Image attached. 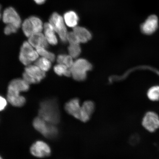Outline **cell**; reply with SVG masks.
<instances>
[{
  "label": "cell",
  "instance_id": "obj_12",
  "mask_svg": "<svg viewBox=\"0 0 159 159\" xmlns=\"http://www.w3.org/2000/svg\"><path fill=\"white\" fill-rule=\"evenodd\" d=\"M81 106L79 99L75 98L71 99L65 104V109L69 114L79 120Z\"/></svg>",
  "mask_w": 159,
  "mask_h": 159
},
{
  "label": "cell",
  "instance_id": "obj_28",
  "mask_svg": "<svg viewBox=\"0 0 159 159\" xmlns=\"http://www.w3.org/2000/svg\"><path fill=\"white\" fill-rule=\"evenodd\" d=\"M73 59V57L69 55H66L63 61V64L69 68L71 69L74 62Z\"/></svg>",
  "mask_w": 159,
  "mask_h": 159
},
{
  "label": "cell",
  "instance_id": "obj_8",
  "mask_svg": "<svg viewBox=\"0 0 159 159\" xmlns=\"http://www.w3.org/2000/svg\"><path fill=\"white\" fill-rule=\"evenodd\" d=\"M3 21L6 24L13 25L17 29L21 26V20L19 15L12 7L7 8L4 11Z\"/></svg>",
  "mask_w": 159,
  "mask_h": 159
},
{
  "label": "cell",
  "instance_id": "obj_24",
  "mask_svg": "<svg viewBox=\"0 0 159 159\" xmlns=\"http://www.w3.org/2000/svg\"><path fill=\"white\" fill-rule=\"evenodd\" d=\"M39 54L50 61L52 62H54L55 60V55L54 53L47 50L44 48L39 47L36 48Z\"/></svg>",
  "mask_w": 159,
  "mask_h": 159
},
{
  "label": "cell",
  "instance_id": "obj_9",
  "mask_svg": "<svg viewBox=\"0 0 159 159\" xmlns=\"http://www.w3.org/2000/svg\"><path fill=\"white\" fill-rule=\"evenodd\" d=\"M31 153L38 158H44L51 154L50 147L46 143L42 141H38L34 143L30 149Z\"/></svg>",
  "mask_w": 159,
  "mask_h": 159
},
{
  "label": "cell",
  "instance_id": "obj_2",
  "mask_svg": "<svg viewBox=\"0 0 159 159\" xmlns=\"http://www.w3.org/2000/svg\"><path fill=\"white\" fill-rule=\"evenodd\" d=\"M92 66L89 61L83 58L76 60L71 68V76L77 81H83L86 79L87 73L92 69Z\"/></svg>",
  "mask_w": 159,
  "mask_h": 159
},
{
  "label": "cell",
  "instance_id": "obj_31",
  "mask_svg": "<svg viewBox=\"0 0 159 159\" xmlns=\"http://www.w3.org/2000/svg\"><path fill=\"white\" fill-rule=\"evenodd\" d=\"M66 55L60 54L57 57V61L58 64H63V61Z\"/></svg>",
  "mask_w": 159,
  "mask_h": 159
},
{
  "label": "cell",
  "instance_id": "obj_21",
  "mask_svg": "<svg viewBox=\"0 0 159 159\" xmlns=\"http://www.w3.org/2000/svg\"><path fill=\"white\" fill-rule=\"evenodd\" d=\"M22 28L24 34L27 37H30L34 33L33 26L29 18L25 20L22 25Z\"/></svg>",
  "mask_w": 159,
  "mask_h": 159
},
{
  "label": "cell",
  "instance_id": "obj_11",
  "mask_svg": "<svg viewBox=\"0 0 159 159\" xmlns=\"http://www.w3.org/2000/svg\"><path fill=\"white\" fill-rule=\"evenodd\" d=\"M95 109V104L92 101H85L81 106L79 120L83 122H88L94 113Z\"/></svg>",
  "mask_w": 159,
  "mask_h": 159
},
{
  "label": "cell",
  "instance_id": "obj_10",
  "mask_svg": "<svg viewBox=\"0 0 159 159\" xmlns=\"http://www.w3.org/2000/svg\"><path fill=\"white\" fill-rule=\"evenodd\" d=\"M158 23V19L157 16L151 15L141 25V31L145 34H152L157 29Z\"/></svg>",
  "mask_w": 159,
  "mask_h": 159
},
{
  "label": "cell",
  "instance_id": "obj_30",
  "mask_svg": "<svg viewBox=\"0 0 159 159\" xmlns=\"http://www.w3.org/2000/svg\"><path fill=\"white\" fill-rule=\"evenodd\" d=\"M139 136L136 135H133L130 139V142L131 144H136L139 142Z\"/></svg>",
  "mask_w": 159,
  "mask_h": 159
},
{
  "label": "cell",
  "instance_id": "obj_23",
  "mask_svg": "<svg viewBox=\"0 0 159 159\" xmlns=\"http://www.w3.org/2000/svg\"><path fill=\"white\" fill-rule=\"evenodd\" d=\"M80 43H75V44H70L68 47V51L69 55L73 59L77 58L81 53V48Z\"/></svg>",
  "mask_w": 159,
  "mask_h": 159
},
{
  "label": "cell",
  "instance_id": "obj_16",
  "mask_svg": "<svg viewBox=\"0 0 159 159\" xmlns=\"http://www.w3.org/2000/svg\"><path fill=\"white\" fill-rule=\"evenodd\" d=\"M8 86L18 91L27 92L30 89L29 84L24 80L17 79L13 80L9 83Z\"/></svg>",
  "mask_w": 159,
  "mask_h": 159
},
{
  "label": "cell",
  "instance_id": "obj_13",
  "mask_svg": "<svg viewBox=\"0 0 159 159\" xmlns=\"http://www.w3.org/2000/svg\"><path fill=\"white\" fill-rule=\"evenodd\" d=\"M29 42L32 46L36 48L42 47L46 49L49 47V43L42 33H34L29 37Z\"/></svg>",
  "mask_w": 159,
  "mask_h": 159
},
{
  "label": "cell",
  "instance_id": "obj_19",
  "mask_svg": "<svg viewBox=\"0 0 159 159\" xmlns=\"http://www.w3.org/2000/svg\"><path fill=\"white\" fill-rule=\"evenodd\" d=\"M53 70L56 74L59 76L63 75L67 77L71 76V69L64 65L58 64L55 65Z\"/></svg>",
  "mask_w": 159,
  "mask_h": 159
},
{
  "label": "cell",
  "instance_id": "obj_33",
  "mask_svg": "<svg viewBox=\"0 0 159 159\" xmlns=\"http://www.w3.org/2000/svg\"><path fill=\"white\" fill-rule=\"evenodd\" d=\"M0 159H3V158H2V157H1V158H0Z\"/></svg>",
  "mask_w": 159,
  "mask_h": 159
},
{
  "label": "cell",
  "instance_id": "obj_26",
  "mask_svg": "<svg viewBox=\"0 0 159 159\" xmlns=\"http://www.w3.org/2000/svg\"><path fill=\"white\" fill-rule=\"evenodd\" d=\"M67 40L70 44H75V43H80L78 37L75 35L74 32H69L67 33Z\"/></svg>",
  "mask_w": 159,
  "mask_h": 159
},
{
  "label": "cell",
  "instance_id": "obj_3",
  "mask_svg": "<svg viewBox=\"0 0 159 159\" xmlns=\"http://www.w3.org/2000/svg\"><path fill=\"white\" fill-rule=\"evenodd\" d=\"M23 79L29 84H37L46 77L45 72L36 65L26 66L23 74Z\"/></svg>",
  "mask_w": 159,
  "mask_h": 159
},
{
  "label": "cell",
  "instance_id": "obj_32",
  "mask_svg": "<svg viewBox=\"0 0 159 159\" xmlns=\"http://www.w3.org/2000/svg\"><path fill=\"white\" fill-rule=\"evenodd\" d=\"M35 2L39 5H41L44 3L46 0H34Z\"/></svg>",
  "mask_w": 159,
  "mask_h": 159
},
{
  "label": "cell",
  "instance_id": "obj_14",
  "mask_svg": "<svg viewBox=\"0 0 159 159\" xmlns=\"http://www.w3.org/2000/svg\"><path fill=\"white\" fill-rule=\"evenodd\" d=\"M44 35L49 44L55 45L57 44L58 40L55 35L54 28L50 23H46L43 25Z\"/></svg>",
  "mask_w": 159,
  "mask_h": 159
},
{
  "label": "cell",
  "instance_id": "obj_17",
  "mask_svg": "<svg viewBox=\"0 0 159 159\" xmlns=\"http://www.w3.org/2000/svg\"><path fill=\"white\" fill-rule=\"evenodd\" d=\"M63 18L66 24L69 27L74 28L78 24L79 18L77 13L74 11H70L66 13Z\"/></svg>",
  "mask_w": 159,
  "mask_h": 159
},
{
  "label": "cell",
  "instance_id": "obj_29",
  "mask_svg": "<svg viewBox=\"0 0 159 159\" xmlns=\"http://www.w3.org/2000/svg\"><path fill=\"white\" fill-rule=\"evenodd\" d=\"M1 105H0V110L3 111L5 109L7 105V101L3 97H1Z\"/></svg>",
  "mask_w": 159,
  "mask_h": 159
},
{
  "label": "cell",
  "instance_id": "obj_22",
  "mask_svg": "<svg viewBox=\"0 0 159 159\" xmlns=\"http://www.w3.org/2000/svg\"><path fill=\"white\" fill-rule=\"evenodd\" d=\"M29 19L33 26L34 33H41L43 29V25L41 20L34 16H32Z\"/></svg>",
  "mask_w": 159,
  "mask_h": 159
},
{
  "label": "cell",
  "instance_id": "obj_6",
  "mask_svg": "<svg viewBox=\"0 0 159 159\" xmlns=\"http://www.w3.org/2000/svg\"><path fill=\"white\" fill-rule=\"evenodd\" d=\"M33 47L29 42L25 41L21 47L19 60L26 66L30 65L32 62L39 58L38 53L33 49Z\"/></svg>",
  "mask_w": 159,
  "mask_h": 159
},
{
  "label": "cell",
  "instance_id": "obj_20",
  "mask_svg": "<svg viewBox=\"0 0 159 159\" xmlns=\"http://www.w3.org/2000/svg\"><path fill=\"white\" fill-rule=\"evenodd\" d=\"M51 62L49 59L42 57L38 59L35 61V65L39 67L42 70L46 72L51 69Z\"/></svg>",
  "mask_w": 159,
  "mask_h": 159
},
{
  "label": "cell",
  "instance_id": "obj_5",
  "mask_svg": "<svg viewBox=\"0 0 159 159\" xmlns=\"http://www.w3.org/2000/svg\"><path fill=\"white\" fill-rule=\"evenodd\" d=\"M49 23L53 26L56 33L59 36L61 41L63 43H67V31L65 25L64 18L57 12L52 13L50 17Z\"/></svg>",
  "mask_w": 159,
  "mask_h": 159
},
{
  "label": "cell",
  "instance_id": "obj_1",
  "mask_svg": "<svg viewBox=\"0 0 159 159\" xmlns=\"http://www.w3.org/2000/svg\"><path fill=\"white\" fill-rule=\"evenodd\" d=\"M39 116L47 122L56 125L60 121L58 105L54 99H48L43 101L40 105Z\"/></svg>",
  "mask_w": 159,
  "mask_h": 159
},
{
  "label": "cell",
  "instance_id": "obj_7",
  "mask_svg": "<svg viewBox=\"0 0 159 159\" xmlns=\"http://www.w3.org/2000/svg\"><path fill=\"white\" fill-rule=\"evenodd\" d=\"M142 124L148 132H154L159 128V117L154 112L150 111L146 113L143 119Z\"/></svg>",
  "mask_w": 159,
  "mask_h": 159
},
{
  "label": "cell",
  "instance_id": "obj_4",
  "mask_svg": "<svg viewBox=\"0 0 159 159\" xmlns=\"http://www.w3.org/2000/svg\"><path fill=\"white\" fill-rule=\"evenodd\" d=\"M33 126L35 130L47 138H54L58 134L54 125L49 124L39 116L34 119Z\"/></svg>",
  "mask_w": 159,
  "mask_h": 159
},
{
  "label": "cell",
  "instance_id": "obj_15",
  "mask_svg": "<svg viewBox=\"0 0 159 159\" xmlns=\"http://www.w3.org/2000/svg\"><path fill=\"white\" fill-rule=\"evenodd\" d=\"M73 31L78 37L80 43H86L92 38V35L90 32L84 27L77 26L73 28Z\"/></svg>",
  "mask_w": 159,
  "mask_h": 159
},
{
  "label": "cell",
  "instance_id": "obj_25",
  "mask_svg": "<svg viewBox=\"0 0 159 159\" xmlns=\"http://www.w3.org/2000/svg\"><path fill=\"white\" fill-rule=\"evenodd\" d=\"M148 96L150 100L157 101L159 100V86H154L149 89L148 92Z\"/></svg>",
  "mask_w": 159,
  "mask_h": 159
},
{
  "label": "cell",
  "instance_id": "obj_18",
  "mask_svg": "<svg viewBox=\"0 0 159 159\" xmlns=\"http://www.w3.org/2000/svg\"><path fill=\"white\" fill-rule=\"evenodd\" d=\"M7 98L8 101L13 106L21 107L23 106L26 102V99L24 97L20 94H7Z\"/></svg>",
  "mask_w": 159,
  "mask_h": 159
},
{
  "label": "cell",
  "instance_id": "obj_27",
  "mask_svg": "<svg viewBox=\"0 0 159 159\" xmlns=\"http://www.w3.org/2000/svg\"><path fill=\"white\" fill-rule=\"evenodd\" d=\"M18 29L13 25L7 24L5 28L4 32L6 35H9L12 33H16Z\"/></svg>",
  "mask_w": 159,
  "mask_h": 159
}]
</instances>
